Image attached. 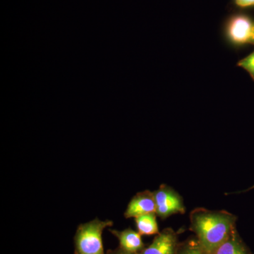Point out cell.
<instances>
[{"mask_svg":"<svg viewBox=\"0 0 254 254\" xmlns=\"http://www.w3.org/2000/svg\"><path fill=\"white\" fill-rule=\"evenodd\" d=\"M177 254H205L196 237H190L179 245Z\"/></svg>","mask_w":254,"mask_h":254,"instance_id":"10","label":"cell"},{"mask_svg":"<svg viewBox=\"0 0 254 254\" xmlns=\"http://www.w3.org/2000/svg\"><path fill=\"white\" fill-rule=\"evenodd\" d=\"M178 233L173 229L165 228L155 235L153 242L137 254H177Z\"/></svg>","mask_w":254,"mask_h":254,"instance_id":"4","label":"cell"},{"mask_svg":"<svg viewBox=\"0 0 254 254\" xmlns=\"http://www.w3.org/2000/svg\"><path fill=\"white\" fill-rule=\"evenodd\" d=\"M253 189H254V186L253 187H250V188H249L248 190H244L243 192H247V191H249V190H253Z\"/></svg>","mask_w":254,"mask_h":254,"instance_id":"15","label":"cell"},{"mask_svg":"<svg viewBox=\"0 0 254 254\" xmlns=\"http://www.w3.org/2000/svg\"><path fill=\"white\" fill-rule=\"evenodd\" d=\"M112 220L95 218L81 224L74 236V254H106L103 247V232L113 226Z\"/></svg>","mask_w":254,"mask_h":254,"instance_id":"2","label":"cell"},{"mask_svg":"<svg viewBox=\"0 0 254 254\" xmlns=\"http://www.w3.org/2000/svg\"><path fill=\"white\" fill-rule=\"evenodd\" d=\"M235 3L240 7L254 6V0H235Z\"/></svg>","mask_w":254,"mask_h":254,"instance_id":"12","label":"cell"},{"mask_svg":"<svg viewBox=\"0 0 254 254\" xmlns=\"http://www.w3.org/2000/svg\"><path fill=\"white\" fill-rule=\"evenodd\" d=\"M250 43H254V29H253V33H252V40H251Z\"/></svg>","mask_w":254,"mask_h":254,"instance_id":"14","label":"cell"},{"mask_svg":"<svg viewBox=\"0 0 254 254\" xmlns=\"http://www.w3.org/2000/svg\"><path fill=\"white\" fill-rule=\"evenodd\" d=\"M190 231L205 254H211L236 230L237 217L226 210L196 208L190 215Z\"/></svg>","mask_w":254,"mask_h":254,"instance_id":"1","label":"cell"},{"mask_svg":"<svg viewBox=\"0 0 254 254\" xmlns=\"http://www.w3.org/2000/svg\"><path fill=\"white\" fill-rule=\"evenodd\" d=\"M254 24L250 18L240 15L232 18L227 26V35L235 44L250 43Z\"/></svg>","mask_w":254,"mask_h":254,"instance_id":"6","label":"cell"},{"mask_svg":"<svg viewBox=\"0 0 254 254\" xmlns=\"http://www.w3.org/2000/svg\"><path fill=\"white\" fill-rule=\"evenodd\" d=\"M156 213L146 214L135 218L137 231L143 236L156 235L159 233Z\"/></svg>","mask_w":254,"mask_h":254,"instance_id":"9","label":"cell"},{"mask_svg":"<svg viewBox=\"0 0 254 254\" xmlns=\"http://www.w3.org/2000/svg\"><path fill=\"white\" fill-rule=\"evenodd\" d=\"M106 254H130V253H128V252H125V251L122 250V249H120V247H118V248L115 249V250H108V252H107Z\"/></svg>","mask_w":254,"mask_h":254,"instance_id":"13","label":"cell"},{"mask_svg":"<svg viewBox=\"0 0 254 254\" xmlns=\"http://www.w3.org/2000/svg\"><path fill=\"white\" fill-rule=\"evenodd\" d=\"M150 213H156V203L153 192L145 190L138 192L131 198L127 205L125 217L136 218Z\"/></svg>","mask_w":254,"mask_h":254,"instance_id":"5","label":"cell"},{"mask_svg":"<svg viewBox=\"0 0 254 254\" xmlns=\"http://www.w3.org/2000/svg\"><path fill=\"white\" fill-rule=\"evenodd\" d=\"M153 194L156 203V215L162 220L175 214L186 213L183 198L168 185H160L158 190L153 191Z\"/></svg>","mask_w":254,"mask_h":254,"instance_id":"3","label":"cell"},{"mask_svg":"<svg viewBox=\"0 0 254 254\" xmlns=\"http://www.w3.org/2000/svg\"><path fill=\"white\" fill-rule=\"evenodd\" d=\"M211 254H252L241 238L238 232L234 230L228 239Z\"/></svg>","mask_w":254,"mask_h":254,"instance_id":"8","label":"cell"},{"mask_svg":"<svg viewBox=\"0 0 254 254\" xmlns=\"http://www.w3.org/2000/svg\"><path fill=\"white\" fill-rule=\"evenodd\" d=\"M238 66L245 69L254 80V52L245 59L239 62Z\"/></svg>","mask_w":254,"mask_h":254,"instance_id":"11","label":"cell"},{"mask_svg":"<svg viewBox=\"0 0 254 254\" xmlns=\"http://www.w3.org/2000/svg\"><path fill=\"white\" fill-rule=\"evenodd\" d=\"M109 231L118 239L120 249L128 253L137 254L145 248V245L142 240V235L138 231L131 228L119 231L109 230Z\"/></svg>","mask_w":254,"mask_h":254,"instance_id":"7","label":"cell"}]
</instances>
